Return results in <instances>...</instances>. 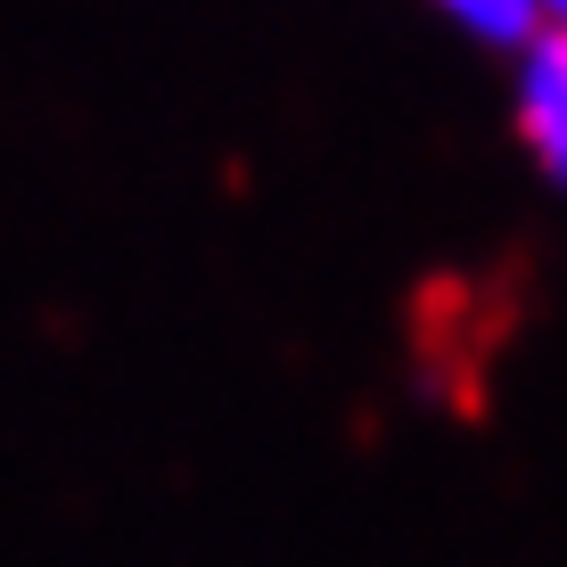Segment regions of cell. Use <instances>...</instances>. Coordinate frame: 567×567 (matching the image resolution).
Instances as JSON below:
<instances>
[{
  "instance_id": "6da1fadb",
  "label": "cell",
  "mask_w": 567,
  "mask_h": 567,
  "mask_svg": "<svg viewBox=\"0 0 567 567\" xmlns=\"http://www.w3.org/2000/svg\"><path fill=\"white\" fill-rule=\"evenodd\" d=\"M518 141L567 189V25H543L518 50Z\"/></svg>"
},
{
  "instance_id": "7a4b0ae2",
  "label": "cell",
  "mask_w": 567,
  "mask_h": 567,
  "mask_svg": "<svg viewBox=\"0 0 567 567\" xmlns=\"http://www.w3.org/2000/svg\"><path fill=\"white\" fill-rule=\"evenodd\" d=\"M444 17L468 33V42H485V50H526L543 33V9L535 0H436Z\"/></svg>"
},
{
  "instance_id": "3957f363",
  "label": "cell",
  "mask_w": 567,
  "mask_h": 567,
  "mask_svg": "<svg viewBox=\"0 0 567 567\" xmlns=\"http://www.w3.org/2000/svg\"><path fill=\"white\" fill-rule=\"evenodd\" d=\"M543 9V25H567V0H535Z\"/></svg>"
}]
</instances>
